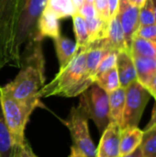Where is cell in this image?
Wrapping results in <instances>:
<instances>
[{"mask_svg":"<svg viewBox=\"0 0 156 157\" xmlns=\"http://www.w3.org/2000/svg\"><path fill=\"white\" fill-rule=\"evenodd\" d=\"M41 42L42 39H36L24 47L18 74L2 87L29 114L40 105V91L45 85V58Z\"/></svg>","mask_w":156,"mask_h":157,"instance_id":"6da1fadb","label":"cell"},{"mask_svg":"<svg viewBox=\"0 0 156 157\" xmlns=\"http://www.w3.org/2000/svg\"><path fill=\"white\" fill-rule=\"evenodd\" d=\"M48 0H17L11 39V66L20 67L21 52L24 47L36 39H41L38 33V21Z\"/></svg>","mask_w":156,"mask_h":157,"instance_id":"7a4b0ae2","label":"cell"},{"mask_svg":"<svg viewBox=\"0 0 156 157\" xmlns=\"http://www.w3.org/2000/svg\"><path fill=\"white\" fill-rule=\"evenodd\" d=\"M86 47L79 49L74 59L55 77L40 91V98L59 96L63 98H74L82 94L95 82L86 74Z\"/></svg>","mask_w":156,"mask_h":157,"instance_id":"3957f363","label":"cell"},{"mask_svg":"<svg viewBox=\"0 0 156 157\" xmlns=\"http://www.w3.org/2000/svg\"><path fill=\"white\" fill-rule=\"evenodd\" d=\"M79 96L78 108L86 115L88 120L94 121L102 134L110 122L108 94L94 83Z\"/></svg>","mask_w":156,"mask_h":157,"instance_id":"277c9868","label":"cell"},{"mask_svg":"<svg viewBox=\"0 0 156 157\" xmlns=\"http://www.w3.org/2000/svg\"><path fill=\"white\" fill-rule=\"evenodd\" d=\"M1 102L5 120L10 132L14 146L21 144L25 139V129L31 114L15 98L1 87Z\"/></svg>","mask_w":156,"mask_h":157,"instance_id":"5b68a950","label":"cell"},{"mask_svg":"<svg viewBox=\"0 0 156 157\" xmlns=\"http://www.w3.org/2000/svg\"><path fill=\"white\" fill-rule=\"evenodd\" d=\"M150 98L149 91L137 80L125 88V108L120 129L138 127Z\"/></svg>","mask_w":156,"mask_h":157,"instance_id":"8992f818","label":"cell"},{"mask_svg":"<svg viewBox=\"0 0 156 157\" xmlns=\"http://www.w3.org/2000/svg\"><path fill=\"white\" fill-rule=\"evenodd\" d=\"M73 140V145L81 150L86 157H96L97 148L88 130V118L78 108L73 107L64 121Z\"/></svg>","mask_w":156,"mask_h":157,"instance_id":"52a82bcc","label":"cell"},{"mask_svg":"<svg viewBox=\"0 0 156 157\" xmlns=\"http://www.w3.org/2000/svg\"><path fill=\"white\" fill-rule=\"evenodd\" d=\"M17 0H0V69L11 66V39Z\"/></svg>","mask_w":156,"mask_h":157,"instance_id":"ba28073f","label":"cell"},{"mask_svg":"<svg viewBox=\"0 0 156 157\" xmlns=\"http://www.w3.org/2000/svg\"><path fill=\"white\" fill-rule=\"evenodd\" d=\"M139 11L140 8L131 5L127 0L120 1L118 17L124 32L125 40L129 50L133 37L139 29Z\"/></svg>","mask_w":156,"mask_h":157,"instance_id":"9c48e42d","label":"cell"},{"mask_svg":"<svg viewBox=\"0 0 156 157\" xmlns=\"http://www.w3.org/2000/svg\"><path fill=\"white\" fill-rule=\"evenodd\" d=\"M120 132L121 129L119 124L109 122L102 132L96 157H120Z\"/></svg>","mask_w":156,"mask_h":157,"instance_id":"30bf717a","label":"cell"},{"mask_svg":"<svg viewBox=\"0 0 156 157\" xmlns=\"http://www.w3.org/2000/svg\"><path fill=\"white\" fill-rule=\"evenodd\" d=\"M116 69L121 87L126 88L129 85L137 80L136 69L130 51H120L117 53Z\"/></svg>","mask_w":156,"mask_h":157,"instance_id":"8fae6325","label":"cell"},{"mask_svg":"<svg viewBox=\"0 0 156 157\" xmlns=\"http://www.w3.org/2000/svg\"><path fill=\"white\" fill-rule=\"evenodd\" d=\"M57 58L59 61V70L63 69L77 54L79 48L72 40L61 34L53 39Z\"/></svg>","mask_w":156,"mask_h":157,"instance_id":"7c38bea8","label":"cell"},{"mask_svg":"<svg viewBox=\"0 0 156 157\" xmlns=\"http://www.w3.org/2000/svg\"><path fill=\"white\" fill-rule=\"evenodd\" d=\"M143 131L138 127L121 129L120 142V157H123L135 151L142 143Z\"/></svg>","mask_w":156,"mask_h":157,"instance_id":"4fadbf2b","label":"cell"},{"mask_svg":"<svg viewBox=\"0 0 156 157\" xmlns=\"http://www.w3.org/2000/svg\"><path fill=\"white\" fill-rule=\"evenodd\" d=\"M132 58L136 69L137 81L147 88L156 74V60L136 55H132Z\"/></svg>","mask_w":156,"mask_h":157,"instance_id":"5bb4252c","label":"cell"},{"mask_svg":"<svg viewBox=\"0 0 156 157\" xmlns=\"http://www.w3.org/2000/svg\"><path fill=\"white\" fill-rule=\"evenodd\" d=\"M38 33L41 39L45 37L55 39L60 35L59 18L46 6L38 21Z\"/></svg>","mask_w":156,"mask_h":157,"instance_id":"9a60e30c","label":"cell"},{"mask_svg":"<svg viewBox=\"0 0 156 157\" xmlns=\"http://www.w3.org/2000/svg\"><path fill=\"white\" fill-rule=\"evenodd\" d=\"M108 94L110 122H115L120 126L125 108V88L120 86Z\"/></svg>","mask_w":156,"mask_h":157,"instance_id":"2e32d148","label":"cell"},{"mask_svg":"<svg viewBox=\"0 0 156 157\" xmlns=\"http://www.w3.org/2000/svg\"><path fill=\"white\" fill-rule=\"evenodd\" d=\"M0 93H1V86H0ZM14 147L15 146L5 120L1 97H0V157H13Z\"/></svg>","mask_w":156,"mask_h":157,"instance_id":"e0dca14e","label":"cell"},{"mask_svg":"<svg viewBox=\"0 0 156 157\" xmlns=\"http://www.w3.org/2000/svg\"><path fill=\"white\" fill-rule=\"evenodd\" d=\"M86 49L87 52L86 58V74L87 77L95 82L97 67L104 56L110 51L97 47H86Z\"/></svg>","mask_w":156,"mask_h":157,"instance_id":"ac0fdd59","label":"cell"},{"mask_svg":"<svg viewBox=\"0 0 156 157\" xmlns=\"http://www.w3.org/2000/svg\"><path fill=\"white\" fill-rule=\"evenodd\" d=\"M86 24L88 33V44L107 38L108 22L102 20L98 16H97L94 17L86 18Z\"/></svg>","mask_w":156,"mask_h":157,"instance_id":"d6986e66","label":"cell"},{"mask_svg":"<svg viewBox=\"0 0 156 157\" xmlns=\"http://www.w3.org/2000/svg\"><path fill=\"white\" fill-rule=\"evenodd\" d=\"M130 52L131 55L152 58L156 60V43L139 36L133 37Z\"/></svg>","mask_w":156,"mask_h":157,"instance_id":"ffe728a7","label":"cell"},{"mask_svg":"<svg viewBox=\"0 0 156 157\" xmlns=\"http://www.w3.org/2000/svg\"><path fill=\"white\" fill-rule=\"evenodd\" d=\"M48 7L59 19L72 17L76 11L72 0H48Z\"/></svg>","mask_w":156,"mask_h":157,"instance_id":"44dd1931","label":"cell"},{"mask_svg":"<svg viewBox=\"0 0 156 157\" xmlns=\"http://www.w3.org/2000/svg\"><path fill=\"white\" fill-rule=\"evenodd\" d=\"M95 83L107 93H110L120 87L119 75L116 67L97 75L95 79Z\"/></svg>","mask_w":156,"mask_h":157,"instance_id":"7402d4cb","label":"cell"},{"mask_svg":"<svg viewBox=\"0 0 156 157\" xmlns=\"http://www.w3.org/2000/svg\"><path fill=\"white\" fill-rule=\"evenodd\" d=\"M73 25L74 31L76 38V45L80 49L82 47H86L88 44V33L86 24V19L79 14V12H75L73 16Z\"/></svg>","mask_w":156,"mask_h":157,"instance_id":"603a6c76","label":"cell"},{"mask_svg":"<svg viewBox=\"0 0 156 157\" xmlns=\"http://www.w3.org/2000/svg\"><path fill=\"white\" fill-rule=\"evenodd\" d=\"M140 147L144 157H156V125L143 131Z\"/></svg>","mask_w":156,"mask_h":157,"instance_id":"cb8c5ba5","label":"cell"},{"mask_svg":"<svg viewBox=\"0 0 156 157\" xmlns=\"http://www.w3.org/2000/svg\"><path fill=\"white\" fill-rule=\"evenodd\" d=\"M155 24L154 6L152 0H146L145 4L140 7L139 11V26L140 28L152 26ZM139 28V29H140Z\"/></svg>","mask_w":156,"mask_h":157,"instance_id":"d4e9b609","label":"cell"},{"mask_svg":"<svg viewBox=\"0 0 156 157\" xmlns=\"http://www.w3.org/2000/svg\"><path fill=\"white\" fill-rule=\"evenodd\" d=\"M117 52H108L104 58L101 60L96 74V77L114 67H116V61H117Z\"/></svg>","mask_w":156,"mask_h":157,"instance_id":"484cf974","label":"cell"},{"mask_svg":"<svg viewBox=\"0 0 156 157\" xmlns=\"http://www.w3.org/2000/svg\"><path fill=\"white\" fill-rule=\"evenodd\" d=\"M13 157H38L32 151V148L29 144L28 141L25 140L21 144L14 147Z\"/></svg>","mask_w":156,"mask_h":157,"instance_id":"4316f807","label":"cell"},{"mask_svg":"<svg viewBox=\"0 0 156 157\" xmlns=\"http://www.w3.org/2000/svg\"><path fill=\"white\" fill-rule=\"evenodd\" d=\"M94 6L96 8L97 16L102 20L106 22H109L110 17H109V12H108V0H95Z\"/></svg>","mask_w":156,"mask_h":157,"instance_id":"83f0119b","label":"cell"},{"mask_svg":"<svg viewBox=\"0 0 156 157\" xmlns=\"http://www.w3.org/2000/svg\"><path fill=\"white\" fill-rule=\"evenodd\" d=\"M135 36H139L141 38L149 40L153 42L156 43V25H152V26H147L143 28H140Z\"/></svg>","mask_w":156,"mask_h":157,"instance_id":"f1b7e54d","label":"cell"},{"mask_svg":"<svg viewBox=\"0 0 156 157\" xmlns=\"http://www.w3.org/2000/svg\"><path fill=\"white\" fill-rule=\"evenodd\" d=\"M79 14L86 19V18H90L97 16V13L96 11V8L94 6V4H89L85 2V4L80 7V9L77 11Z\"/></svg>","mask_w":156,"mask_h":157,"instance_id":"f546056e","label":"cell"},{"mask_svg":"<svg viewBox=\"0 0 156 157\" xmlns=\"http://www.w3.org/2000/svg\"><path fill=\"white\" fill-rule=\"evenodd\" d=\"M120 0H108V12L110 19L118 15L119 7H120Z\"/></svg>","mask_w":156,"mask_h":157,"instance_id":"4dcf8cb0","label":"cell"},{"mask_svg":"<svg viewBox=\"0 0 156 157\" xmlns=\"http://www.w3.org/2000/svg\"><path fill=\"white\" fill-rule=\"evenodd\" d=\"M146 89L149 91L150 95H151L152 97H154V98L155 99L156 101V74L154 76V78L152 79L150 85L148 86V87H147Z\"/></svg>","mask_w":156,"mask_h":157,"instance_id":"1f68e13d","label":"cell"},{"mask_svg":"<svg viewBox=\"0 0 156 157\" xmlns=\"http://www.w3.org/2000/svg\"><path fill=\"white\" fill-rule=\"evenodd\" d=\"M69 157H86V155L81 151V150H79L77 147H75V146H72L71 147V154H70V155Z\"/></svg>","mask_w":156,"mask_h":157,"instance_id":"d6a6232c","label":"cell"},{"mask_svg":"<svg viewBox=\"0 0 156 157\" xmlns=\"http://www.w3.org/2000/svg\"><path fill=\"white\" fill-rule=\"evenodd\" d=\"M154 125H156V101L155 105H154V107L153 113H152V118H151L149 123L146 125L145 130H146V129H149V128H151V127H153V126H154Z\"/></svg>","mask_w":156,"mask_h":157,"instance_id":"836d02e7","label":"cell"},{"mask_svg":"<svg viewBox=\"0 0 156 157\" xmlns=\"http://www.w3.org/2000/svg\"><path fill=\"white\" fill-rule=\"evenodd\" d=\"M123 157H144V156H143V152H142L141 147L139 146L135 151H133L132 153H131V154H129V155H125V156H123Z\"/></svg>","mask_w":156,"mask_h":157,"instance_id":"e575fe53","label":"cell"},{"mask_svg":"<svg viewBox=\"0 0 156 157\" xmlns=\"http://www.w3.org/2000/svg\"><path fill=\"white\" fill-rule=\"evenodd\" d=\"M131 5H132V6H136V7H142L144 4H145V2H146V0H127Z\"/></svg>","mask_w":156,"mask_h":157,"instance_id":"d590c367","label":"cell"},{"mask_svg":"<svg viewBox=\"0 0 156 157\" xmlns=\"http://www.w3.org/2000/svg\"><path fill=\"white\" fill-rule=\"evenodd\" d=\"M72 2H73V4H74V6L75 7L76 11H78L80 9V7L85 4L86 0H72Z\"/></svg>","mask_w":156,"mask_h":157,"instance_id":"8d00e7d4","label":"cell"},{"mask_svg":"<svg viewBox=\"0 0 156 157\" xmlns=\"http://www.w3.org/2000/svg\"><path fill=\"white\" fill-rule=\"evenodd\" d=\"M153 2V6H154V20H155L156 25V0H152Z\"/></svg>","mask_w":156,"mask_h":157,"instance_id":"74e56055","label":"cell"},{"mask_svg":"<svg viewBox=\"0 0 156 157\" xmlns=\"http://www.w3.org/2000/svg\"><path fill=\"white\" fill-rule=\"evenodd\" d=\"M86 3H89V4H94L95 0H86Z\"/></svg>","mask_w":156,"mask_h":157,"instance_id":"f35d334b","label":"cell"}]
</instances>
